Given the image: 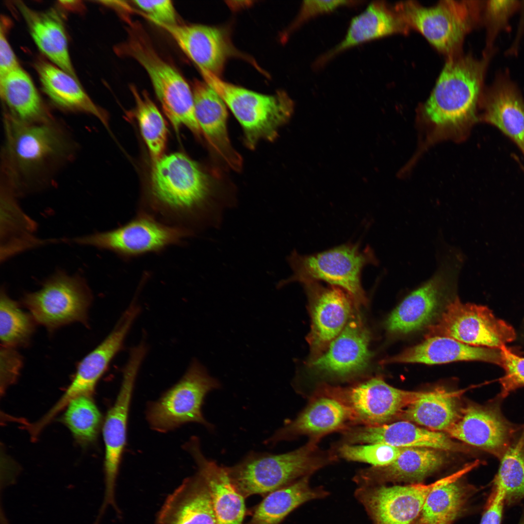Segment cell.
<instances>
[{
	"label": "cell",
	"mask_w": 524,
	"mask_h": 524,
	"mask_svg": "<svg viewBox=\"0 0 524 524\" xmlns=\"http://www.w3.org/2000/svg\"><path fill=\"white\" fill-rule=\"evenodd\" d=\"M501 365L504 375L499 379L498 393L504 399L511 393L524 387V357L512 352L505 345L501 348Z\"/></svg>",
	"instance_id": "7bdbcfd3"
},
{
	"label": "cell",
	"mask_w": 524,
	"mask_h": 524,
	"mask_svg": "<svg viewBox=\"0 0 524 524\" xmlns=\"http://www.w3.org/2000/svg\"><path fill=\"white\" fill-rule=\"evenodd\" d=\"M479 5L446 0L429 7L407 1L395 9L408 27L419 31L439 51L451 54L479 18Z\"/></svg>",
	"instance_id": "8fae6325"
},
{
	"label": "cell",
	"mask_w": 524,
	"mask_h": 524,
	"mask_svg": "<svg viewBox=\"0 0 524 524\" xmlns=\"http://www.w3.org/2000/svg\"><path fill=\"white\" fill-rule=\"evenodd\" d=\"M355 1L351 0H304L299 13L290 28L295 29L308 20L324 13H328L338 7L353 5Z\"/></svg>",
	"instance_id": "f6af8a7d"
},
{
	"label": "cell",
	"mask_w": 524,
	"mask_h": 524,
	"mask_svg": "<svg viewBox=\"0 0 524 524\" xmlns=\"http://www.w3.org/2000/svg\"><path fill=\"white\" fill-rule=\"evenodd\" d=\"M434 336L451 338L474 346L500 349L515 339L516 332L487 307L464 303L456 297L446 305L437 321L428 327L426 338Z\"/></svg>",
	"instance_id": "7c38bea8"
},
{
	"label": "cell",
	"mask_w": 524,
	"mask_h": 524,
	"mask_svg": "<svg viewBox=\"0 0 524 524\" xmlns=\"http://www.w3.org/2000/svg\"><path fill=\"white\" fill-rule=\"evenodd\" d=\"M184 447L194 459L197 472L209 488L217 524H243L246 513L245 498L232 484L225 467L206 458L196 437Z\"/></svg>",
	"instance_id": "484cf974"
},
{
	"label": "cell",
	"mask_w": 524,
	"mask_h": 524,
	"mask_svg": "<svg viewBox=\"0 0 524 524\" xmlns=\"http://www.w3.org/2000/svg\"><path fill=\"white\" fill-rule=\"evenodd\" d=\"M453 520H452V519L447 520H445L444 521H443V522H440V523L432 524H451Z\"/></svg>",
	"instance_id": "f907efd6"
},
{
	"label": "cell",
	"mask_w": 524,
	"mask_h": 524,
	"mask_svg": "<svg viewBox=\"0 0 524 524\" xmlns=\"http://www.w3.org/2000/svg\"><path fill=\"white\" fill-rule=\"evenodd\" d=\"M121 50L132 57L147 73L163 111L178 131L181 126L200 137L192 89L173 66L161 58L140 32L132 30Z\"/></svg>",
	"instance_id": "52a82bcc"
},
{
	"label": "cell",
	"mask_w": 524,
	"mask_h": 524,
	"mask_svg": "<svg viewBox=\"0 0 524 524\" xmlns=\"http://www.w3.org/2000/svg\"><path fill=\"white\" fill-rule=\"evenodd\" d=\"M495 49L482 59L451 58L445 64L424 106L426 116L440 126L456 125L475 117L485 73Z\"/></svg>",
	"instance_id": "3957f363"
},
{
	"label": "cell",
	"mask_w": 524,
	"mask_h": 524,
	"mask_svg": "<svg viewBox=\"0 0 524 524\" xmlns=\"http://www.w3.org/2000/svg\"><path fill=\"white\" fill-rule=\"evenodd\" d=\"M370 332L357 308L341 332L318 358L308 362L319 374L346 378L361 373L372 356Z\"/></svg>",
	"instance_id": "ffe728a7"
},
{
	"label": "cell",
	"mask_w": 524,
	"mask_h": 524,
	"mask_svg": "<svg viewBox=\"0 0 524 524\" xmlns=\"http://www.w3.org/2000/svg\"><path fill=\"white\" fill-rule=\"evenodd\" d=\"M146 353L142 346L131 350L123 373L120 389L115 403L106 415L103 426L105 444V492L101 508H117L115 489L119 467L126 440L129 406L135 380Z\"/></svg>",
	"instance_id": "2e32d148"
},
{
	"label": "cell",
	"mask_w": 524,
	"mask_h": 524,
	"mask_svg": "<svg viewBox=\"0 0 524 524\" xmlns=\"http://www.w3.org/2000/svg\"><path fill=\"white\" fill-rule=\"evenodd\" d=\"M0 389L4 391L14 382L22 366L19 354L13 347L1 345L0 348Z\"/></svg>",
	"instance_id": "bcb514c9"
},
{
	"label": "cell",
	"mask_w": 524,
	"mask_h": 524,
	"mask_svg": "<svg viewBox=\"0 0 524 524\" xmlns=\"http://www.w3.org/2000/svg\"><path fill=\"white\" fill-rule=\"evenodd\" d=\"M1 21L0 30V79L9 72L20 66L7 38L5 26Z\"/></svg>",
	"instance_id": "c3c4849f"
},
{
	"label": "cell",
	"mask_w": 524,
	"mask_h": 524,
	"mask_svg": "<svg viewBox=\"0 0 524 524\" xmlns=\"http://www.w3.org/2000/svg\"><path fill=\"white\" fill-rule=\"evenodd\" d=\"M318 441L311 439L305 445L283 454L251 452L237 464L225 469L232 484L245 498L254 494H267L331 461V457L319 453Z\"/></svg>",
	"instance_id": "7a4b0ae2"
},
{
	"label": "cell",
	"mask_w": 524,
	"mask_h": 524,
	"mask_svg": "<svg viewBox=\"0 0 524 524\" xmlns=\"http://www.w3.org/2000/svg\"><path fill=\"white\" fill-rule=\"evenodd\" d=\"M406 448L381 443H344L339 448L338 453L341 458L348 460L365 462L374 467H382L395 460Z\"/></svg>",
	"instance_id": "60d3db41"
},
{
	"label": "cell",
	"mask_w": 524,
	"mask_h": 524,
	"mask_svg": "<svg viewBox=\"0 0 524 524\" xmlns=\"http://www.w3.org/2000/svg\"><path fill=\"white\" fill-rule=\"evenodd\" d=\"M133 2L156 25L177 24L175 9L169 0H134Z\"/></svg>",
	"instance_id": "ee69618b"
},
{
	"label": "cell",
	"mask_w": 524,
	"mask_h": 524,
	"mask_svg": "<svg viewBox=\"0 0 524 524\" xmlns=\"http://www.w3.org/2000/svg\"><path fill=\"white\" fill-rule=\"evenodd\" d=\"M309 301L311 329L307 340L311 361L320 356L341 332L358 307L350 296L337 286L318 282L303 284Z\"/></svg>",
	"instance_id": "e0dca14e"
},
{
	"label": "cell",
	"mask_w": 524,
	"mask_h": 524,
	"mask_svg": "<svg viewBox=\"0 0 524 524\" xmlns=\"http://www.w3.org/2000/svg\"><path fill=\"white\" fill-rule=\"evenodd\" d=\"M4 124V170L13 186L35 177L68 153L66 137L51 120L27 123L6 114Z\"/></svg>",
	"instance_id": "277c9868"
},
{
	"label": "cell",
	"mask_w": 524,
	"mask_h": 524,
	"mask_svg": "<svg viewBox=\"0 0 524 524\" xmlns=\"http://www.w3.org/2000/svg\"><path fill=\"white\" fill-rule=\"evenodd\" d=\"M220 387L219 381L211 377L200 362L194 360L178 382L148 407V422L152 428L160 432L189 422L213 429V425L204 418L201 408L206 394Z\"/></svg>",
	"instance_id": "30bf717a"
},
{
	"label": "cell",
	"mask_w": 524,
	"mask_h": 524,
	"mask_svg": "<svg viewBox=\"0 0 524 524\" xmlns=\"http://www.w3.org/2000/svg\"><path fill=\"white\" fill-rule=\"evenodd\" d=\"M157 25L171 36L199 69L219 77L230 53L229 42L221 29L200 24Z\"/></svg>",
	"instance_id": "d4e9b609"
},
{
	"label": "cell",
	"mask_w": 524,
	"mask_h": 524,
	"mask_svg": "<svg viewBox=\"0 0 524 524\" xmlns=\"http://www.w3.org/2000/svg\"><path fill=\"white\" fill-rule=\"evenodd\" d=\"M503 400L498 394L484 405L468 404L446 432L451 437L499 460L522 426V424L511 422L504 415Z\"/></svg>",
	"instance_id": "5bb4252c"
},
{
	"label": "cell",
	"mask_w": 524,
	"mask_h": 524,
	"mask_svg": "<svg viewBox=\"0 0 524 524\" xmlns=\"http://www.w3.org/2000/svg\"><path fill=\"white\" fill-rule=\"evenodd\" d=\"M60 4L62 6L69 9H72L74 10H81L82 8V4L80 1L77 0H65L60 1Z\"/></svg>",
	"instance_id": "681fc988"
},
{
	"label": "cell",
	"mask_w": 524,
	"mask_h": 524,
	"mask_svg": "<svg viewBox=\"0 0 524 524\" xmlns=\"http://www.w3.org/2000/svg\"><path fill=\"white\" fill-rule=\"evenodd\" d=\"M358 244L347 243L311 255H303L294 250L288 257L293 271L291 276L278 284V287L293 282L303 284L325 281L346 292L360 307L367 303L361 282V274L368 264L378 261L369 246L361 250Z\"/></svg>",
	"instance_id": "8992f818"
},
{
	"label": "cell",
	"mask_w": 524,
	"mask_h": 524,
	"mask_svg": "<svg viewBox=\"0 0 524 524\" xmlns=\"http://www.w3.org/2000/svg\"><path fill=\"white\" fill-rule=\"evenodd\" d=\"M481 361L501 365V349L468 345L442 336L426 338L422 343L382 361L392 363L437 364L458 361Z\"/></svg>",
	"instance_id": "83f0119b"
},
{
	"label": "cell",
	"mask_w": 524,
	"mask_h": 524,
	"mask_svg": "<svg viewBox=\"0 0 524 524\" xmlns=\"http://www.w3.org/2000/svg\"><path fill=\"white\" fill-rule=\"evenodd\" d=\"M408 26L397 12L384 2L373 1L351 21L344 38L316 62L320 66L337 54L367 41L390 34L406 33Z\"/></svg>",
	"instance_id": "f1b7e54d"
},
{
	"label": "cell",
	"mask_w": 524,
	"mask_h": 524,
	"mask_svg": "<svg viewBox=\"0 0 524 524\" xmlns=\"http://www.w3.org/2000/svg\"><path fill=\"white\" fill-rule=\"evenodd\" d=\"M32 317L23 311L17 303L10 298L4 292L1 291L0 338L2 345L14 348L26 344L33 331Z\"/></svg>",
	"instance_id": "ab89813d"
},
{
	"label": "cell",
	"mask_w": 524,
	"mask_h": 524,
	"mask_svg": "<svg viewBox=\"0 0 524 524\" xmlns=\"http://www.w3.org/2000/svg\"><path fill=\"white\" fill-rule=\"evenodd\" d=\"M192 89L195 115L202 134L214 153L229 167L240 171L242 159L229 138L227 106L225 102L204 81H195Z\"/></svg>",
	"instance_id": "44dd1931"
},
{
	"label": "cell",
	"mask_w": 524,
	"mask_h": 524,
	"mask_svg": "<svg viewBox=\"0 0 524 524\" xmlns=\"http://www.w3.org/2000/svg\"><path fill=\"white\" fill-rule=\"evenodd\" d=\"M351 426L348 412L343 404L332 397L315 392L307 407L295 419L276 431L265 443L274 445L300 435H308L311 440L318 441L326 434Z\"/></svg>",
	"instance_id": "603a6c76"
},
{
	"label": "cell",
	"mask_w": 524,
	"mask_h": 524,
	"mask_svg": "<svg viewBox=\"0 0 524 524\" xmlns=\"http://www.w3.org/2000/svg\"><path fill=\"white\" fill-rule=\"evenodd\" d=\"M341 431L344 443L349 444L381 443L398 447L453 451L460 448L444 434L418 427L408 421L374 426H350Z\"/></svg>",
	"instance_id": "7402d4cb"
},
{
	"label": "cell",
	"mask_w": 524,
	"mask_h": 524,
	"mask_svg": "<svg viewBox=\"0 0 524 524\" xmlns=\"http://www.w3.org/2000/svg\"><path fill=\"white\" fill-rule=\"evenodd\" d=\"M499 460L493 484L503 490L506 505H515L524 499V424Z\"/></svg>",
	"instance_id": "d590c367"
},
{
	"label": "cell",
	"mask_w": 524,
	"mask_h": 524,
	"mask_svg": "<svg viewBox=\"0 0 524 524\" xmlns=\"http://www.w3.org/2000/svg\"><path fill=\"white\" fill-rule=\"evenodd\" d=\"M315 392L343 404L348 412L351 426L386 424L423 393L394 388L380 377L347 387L323 384Z\"/></svg>",
	"instance_id": "9c48e42d"
},
{
	"label": "cell",
	"mask_w": 524,
	"mask_h": 524,
	"mask_svg": "<svg viewBox=\"0 0 524 524\" xmlns=\"http://www.w3.org/2000/svg\"><path fill=\"white\" fill-rule=\"evenodd\" d=\"M0 94L12 117L27 123L51 120L32 79L20 66L0 79Z\"/></svg>",
	"instance_id": "1f68e13d"
},
{
	"label": "cell",
	"mask_w": 524,
	"mask_h": 524,
	"mask_svg": "<svg viewBox=\"0 0 524 524\" xmlns=\"http://www.w3.org/2000/svg\"><path fill=\"white\" fill-rule=\"evenodd\" d=\"M139 311L132 302L121 316L105 339L80 362L74 377L62 396L45 414L51 421L74 398L91 395L109 363L122 348L124 340Z\"/></svg>",
	"instance_id": "ac0fdd59"
},
{
	"label": "cell",
	"mask_w": 524,
	"mask_h": 524,
	"mask_svg": "<svg viewBox=\"0 0 524 524\" xmlns=\"http://www.w3.org/2000/svg\"><path fill=\"white\" fill-rule=\"evenodd\" d=\"M458 480L438 486L430 491L420 513V524L455 519L467 497L466 490Z\"/></svg>",
	"instance_id": "f35d334b"
},
{
	"label": "cell",
	"mask_w": 524,
	"mask_h": 524,
	"mask_svg": "<svg viewBox=\"0 0 524 524\" xmlns=\"http://www.w3.org/2000/svg\"><path fill=\"white\" fill-rule=\"evenodd\" d=\"M91 300L90 292L83 280L62 272L23 298L33 318L50 329L71 322H86Z\"/></svg>",
	"instance_id": "9a60e30c"
},
{
	"label": "cell",
	"mask_w": 524,
	"mask_h": 524,
	"mask_svg": "<svg viewBox=\"0 0 524 524\" xmlns=\"http://www.w3.org/2000/svg\"><path fill=\"white\" fill-rule=\"evenodd\" d=\"M193 236L186 229L166 224L138 212L131 220L119 227L75 238L72 241L107 250L128 260L182 245Z\"/></svg>",
	"instance_id": "ba28073f"
},
{
	"label": "cell",
	"mask_w": 524,
	"mask_h": 524,
	"mask_svg": "<svg viewBox=\"0 0 524 524\" xmlns=\"http://www.w3.org/2000/svg\"><path fill=\"white\" fill-rule=\"evenodd\" d=\"M62 420L77 442L85 446L92 443L97 439L102 418L91 395H84L69 403Z\"/></svg>",
	"instance_id": "74e56055"
},
{
	"label": "cell",
	"mask_w": 524,
	"mask_h": 524,
	"mask_svg": "<svg viewBox=\"0 0 524 524\" xmlns=\"http://www.w3.org/2000/svg\"><path fill=\"white\" fill-rule=\"evenodd\" d=\"M462 261L458 252L447 255L434 275L408 295L392 312L386 321L387 330L406 334L428 325L455 287Z\"/></svg>",
	"instance_id": "4fadbf2b"
},
{
	"label": "cell",
	"mask_w": 524,
	"mask_h": 524,
	"mask_svg": "<svg viewBox=\"0 0 524 524\" xmlns=\"http://www.w3.org/2000/svg\"><path fill=\"white\" fill-rule=\"evenodd\" d=\"M444 457L439 450L426 447H406L393 462L361 471L364 481L377 478L387 480L420 481L440 468Z\"/></svg>",
	"instance_id": "d6a6232c"
},
{
	"label": "cell",
	"mask_w": 524,
	"mask_h": 524,
	"mask_svg": "<svg viewBox=\"0 0 524 524\" xmlns=\"http://www.w3.org/2000/svg\"><path fill=\"white\" fill-rule=\"evenodd\" d=\"M483 119L511 139L524 155V99L516 84L497 75L483 94Z\"/></svg>",
	"instance_id": "cb8c5ba5"
},
{
	"label": "cell",
	"mask_w": 524,
	"mask_h": 524,
	"mask_svg": "<svg viewBox=\"0 0 524 524\" xmlns=\"http://www.w3.org/2000/svg\"><path fill=\"white\" fill-rule=\"evenodd\" d=\"M522 5L519 0H491L484 5V18L487 30L486 52L494 49L499 34L508 28L512 16Z\"/></svg>",
	"instance_id": "b9f144b4"
},
{
	"label": "cell",
	"mask_w": 524,
	"mask_h": 524,
	"mask_svg": "<svg viewBox=\"0 0 524 524\" xmlns=\"http://www.w3.org/2000/svg\"><path fill=\"white\" fill-rule=\"evenodd\" d=\"M155 524H217L210 490L197 472L168 496Z\"/></svg>",
	"instance_id": "4316f807"
},
{
	"label": "cell",
	"mask_w": 524,
	"mask_h": 524,
	"mask_svg": "<svg viewBox=\"0 0 524 524\" xmlns=\"http://www.w3.org/2000/svg\"><path fill=\"white\" fill-rule=\"evenodd\" d=\"M492 492L485 510L482 515L480 524H501L503 508L505 504V494L502 489L493 484Z\"/></svg>",
	"instance_id": "7dc6e473"
},
{
	"label": "cell",
	"mask_w": 524,
	"mask_h": 524,
	"mask_svg": "<svg viewBox=\"0 0 524 524\" xmlns=\"http://www.w3.org/2000/svg\"><path fill=\"white\" fill-rule=\"evenodd\" d=\"M474 468L470 463L430 484L380 487L367 491L362 501L376 524H411L420 514L432 490L458 480Z\"/></svg>",
	"instance_id": "d6986e66"
},
{
	"label": "cell",
	"mask_w": 524,
	"mask_h": 524,
	"mask_svg": "<svg viewBox=\"0 0 524 524\" xmlns=\"http://www.w3.org/2000/svg\"><path fill=\"white\" fill-rule=\"evenodd\" d=\"M16 5L39 50L53 64L77 79L69 56L65 27L58 13L53 9L37 11L21 1Z\"/></svg>",
	"instance_id": "f546056e"
},
{
	"label": "cell",
	"mask_w": 524,
	"mask_h": 524,
	"mask_svg": "<svg viewBox=\"0 0 524 524\" xmlns=\"http://www.w3.org/2000/svg\"><path fill=\"white\" fill-rule=\"evenodd\" d=\"M35 68L43 91L56 104L66 110L94 115L108 128L106 114L94 103L77 79L44 61L37 62Z\"/></svg>",
	"instance_id": "4dcf8cb0"
},
{
	"label": "cell",
	"mask_w": 524,
	"mask_h": 524,
	"mask_svg": "<svg viewBox=\"0 0 524 524\" xmlns=\"http://www.w3.org/2000/svg\"><path fill=\"white\" fill-rule=\"evenodd\" d=\"M518 524H524V513H523V515L522 516Z\"/></svg>",
	"instance_id": "816d5d0a"
},
{
	"label": "cell",
	"mask_w": 524,
	"mask_h": 524,
	"mask_svg": "<svg viewBox=\"0 0 524 524\" xmlns=\"http://www.w3.org/2000/svg\"><path fill=\"white\" fill-rule=\"evenodd\" d=\"M149 194L148 207L139 212L194 236L220 225L226 207L216 201L211 177L181 153L163 155L155 161Z\"/></svg>",
	"instance_id": "6da1fadb"
},
{
	"label": "cell",
	"mask_w": 524,
	"mask_h": 524,
	"mask_svg": "<svg viewBox=\"0 0 524 524\" xmlns=\"http://www.w3.org/2000/svg\"><path fill=\"white\" fill-rule=\"evenodd\" d=\"M463 392L442 388L423 392L406 407L402 415L408 421L433 430L446 431L459 415L458 398Z\"/></svg>",
	"instance_id": "836d02e7"
},
{
	"label": "cell",
	"mask_w": 524,
	"mask_h": 524,
	"mask_svg": "<svg viewBox=\"0 0 524 524\" xmlns=\"http://www.w3.org/2000/svg\"><path fill=\"white\" fill-rule=\"evenodd\" d=\"M135 102L136 116L141 133L153 159L163 156L165 148L167 130L165 120L158 108L145 93L131 88Z\"/></svg>",
	"instance_id": "8d00e7d4"
},
{
	"label": "cell",
	"mask_w": 524,
	"mask_h": 524,
	"mask_svg": "<svg viewBox=\"0 0 524 524\" xmlns=\"http://www.w3.org/2000/svg\"><path fill=\"white\" fill-rule=\"evenodd\" d=\"M204 81L221 97L241 125L245 145L254 149L261 140L272 142L291 119L295 105L284 91L264 95L227 82L199 69Z\"/></svg>",
	"instance_id": "5b68a950"
},
{
	"label": "cell",
	"mask_w": 524,
	"mask_h": 524,
	"mask_svg": "<svg viewBox=\"0 0 524 524\" xmlns=\"http://www.w3.org/2000/svg\"><path fill=\"white\" fill-rule=\"evenodd\" d=\"M306 476L267 494L246 524H279L292 511L320 493L311 488Z\"/></svg>",
	"instance_id": "e575fe53"
}]
</instances>
